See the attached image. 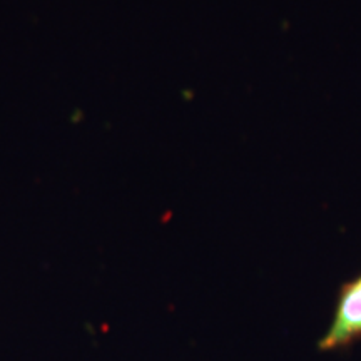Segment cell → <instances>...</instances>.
Here are the masks:
<instances>
[{"label":"cell","mask_w":361,"mask_h":361,"mask_svg":"<svg viewBox=\"0 0 361 361\" xmlns=\"http://www.w3.org/2000/svg\"><path fill=\"white\" fill-rule=\"evenodd\" d=\"M361 340V274L350 279L338 293L335 311L318 343L322 351H338Z\"/></svg>","instance_id":"obj_1"}]
</instances>
